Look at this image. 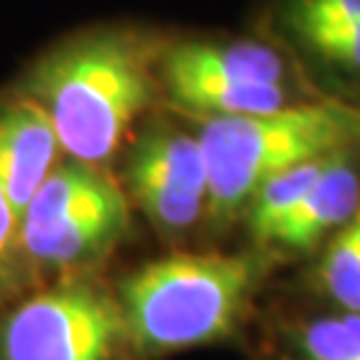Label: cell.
Segmentation results:
<instances>
[{"mask_svg":"<svg viewBox=\"0 0 360 360\" xmlns=\"http://www.w3.org/2000/svg\"><path fill=\"white\" fill-rule=\"evenodd\" d=\"M163 46L136 27H91L49 49L19 89L49 112L67 158L104 166L153 107Z\"/></svg>","mask_w":360,"mask_h":360,"instance_id":"obj_1","label":"cell"},{"mask_svg":"<svg viewBox=\"0 0 360 360\" xmlns=\"http://www.w3.org/2000/svg\"><path fill=\"white\" fill-rule=\"evenodd\" d=\"M214 230L243 217L251 195L275 174L312 158L360 153V110L315 96L259 115L200 117Z\"/></svg>","mask_w":360,"mask_h":360,"instance_id":"obj_2","label":"cell"},{"mask_svg":"<svg viewBox=\"0 0 360 360\" xmlns=\"http://www.w3.org/2000/svg\"><path fill=\"white\" fill-rule=\"evenodd\" d=\"M259 281L254 259L176 251L131 272L120 285L129 342L147 358L217 345L238 328Z\"/></svg>","mask_w":360,"mask_h":360,"instance_id":"obj_3","label":"cell"},{"mask_svg":"<svg viewBox=\"0 0 360 360\" xmlns=\"http://www.w3.org/2000/svg\"><path fill=\"white\" fill-rule=\"evenodd\" d=\"M123 187L102 166L56 163L22 214L25 259L43 270H75L110 254L129 232Z\"/></svg>","mask_w":360,"mask_h":360,"instance_id":"obj_4","label":"cell"},{"mask_svg":"<svg viewBox=\"0 0 360 360\" xmlns=\"http://www.w3.org/2000/svg\"><path fill=\"white\" fill-rule=\"evenodd\" d=\"M123 347L120 302L91 283L46 288L0 318V360H120Z\"/></svg>","mask_w":360,"mask_h":360,"instance_id":"obj_5","label":"cell"},{"mask_svg":"<svg viewBox=\"0 0 360 360\" xmlns=\"http://www.w3.org/2000/svg\"><path fill=\"white\" fill-rule=\"evenodd\" d=\"M267 22L312 89L360 110V0H272Z\"/></svg>","mask_w":360,"mask_h":360,"instance_id":"obj_6","label":"cell"},{"mask_svg":"<svg viewBox=\"0 0 360 360\" xmlns=\"http://www.w3.org/2000/svg\"><path fill=\"white\" fill-rule=\"evenodd\" d=\"M62 142L49 112L19 86L0 96V187L22 214L59 163Z\"/></svg>","mask_w":360,"mask_h":360,"instance_id":"obj_7","label":"cell"},{"mask_svg":"<svg viewBox=\"0 0 360 360\" xmlns=\"http://www.w3.org/2000/svg\"><path fill=\"white\" fill-rule=\"evenodd\" d=\"M360 153L336 155L294 211L278 224L267 245L283 251H307L334 235L360 208Z\"/></svg>","mask_w":360,"mask_h":360,"instance_id":"obj_8","label":"cell"},{"mask_svg":"<svg viewBox=\"0 0 360 360\" xmlns=\"http://www.w3.org/2000/svg\"><path fill=\"white\" fill-rule=\"evenodd\" d=\"M123 176L168 181L208 200V168L198 134H187L168 123H150L136 136Z\"/></svg>","mask_w":360,"mask_h":360,"instance_id":"obj_9","label":"cell"},{"mask_svg":"<svg viewBox=\"0 0 360 360\" xmlns=\"http://www.w3.org/2000/svg\"><path fill=\"white\" fill-rule=\"evenodd\" d=\"M334 158L336 155H323V158L304 160V163L288 168V171H281L251 195V200L243 211V219L254 243L267 245L272 232L278 230V224L294 211V206L307 195V190L323 174V168L328 166Z\"/></svg>","mask_w":360,"mask_h":360,"instance_id":"obj_10","label":"cell"},{"mask_svg":"<svg viewBox=\"0 0 360 360\" xmlns=\"http://www.w3.org/2000/svg\"><path fill=\"white\" fill-rule=\"evenodd\" d=\"M321 283L342 309L360 312V208L331 235L321 262Z\"/></svg>","mask_w":360,"mask_h":360,"instance_id":"obj_11","label":"cell"},{"mask_svg":"<svg viewBox=\"0 0 360 360\" xmlns=\"http://www.w3.org/2000/svg\"><path fill=\"white\" fill-rule=\"evenodd\" d=\"M304 360H360V312L342 309L321 315L299 328Z\"/></svg>","mask_w":360,"mask_h":360,"instance_id":"obj_12","label":"cell"},{"mask_svg":"<svg viewBox=\"0 0 360 360\" xmlns=\"http://www.w3.org/2000/svg\"><path fill=\"white\" fill-rule=\"evenodd\" d=\"M22 221L13 211L6 190L0 187V302L16 294L22 281Z\"/></svg>","mask_w":360,"mask_h":360,"instance_id":"obj_13","label":"cell"}]
</instances>
